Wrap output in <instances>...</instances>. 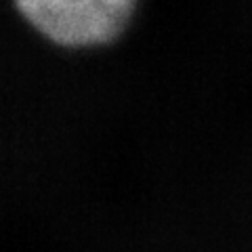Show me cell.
<instances>
[{"instance_id":"obj_1","label":"cell","mask_w":252,"mask_h":252,"mask_svg":"<svg viewBox=\"0 0 252 252\" xmlns=\"http://www.w3.org/2000/svg\"><path fill=\"white\" fill-rule=\"evenodd\" d=\"M17 11L55 44L107 42L124 28L132 0H13Z\"/></svg>"}]
</instances>
